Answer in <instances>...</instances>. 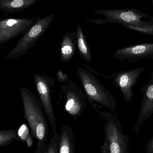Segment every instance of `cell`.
<instances>
[{"mask_svg": "<svg viewBox=\"0 0 153 153\" xmlns=\"http://www.w3.org/2000/svg\"><path fill=\"white\" fill-rule=\"evenodd\" d=\"M24 110L31 135L37 142H48V120L40 100L30 89L22 87L20 89Z\"/></svg>", "mask_w": 153, "mask_h": 153, "instance_id": "cell-1", "label": "cell"}, {"mask_svg": "<svg viewBox=\"0 0 153 153\" xmlns=\"http://www.w3.org/2000/svg\"><path fill=\"white\" fill-rule=\"evenodd\" d=\"M124 27L128 29L141 33L153 36V25H149L143 26H134L131 25H124Z\"/></svg>", "mask_w": 153, "mask_h": 153, "instance_id": "cell-18", "label": "cell"}, {"mask_svg": "<svg viewBox=\"0 0 153 153\" xmlns=\"http://www.w3.org/2000/svg\"><path fill=\"white\" fill-rule=\"evenodd\" d=\"M113 56L120 61L130 63L142 59L153 60V43H145L123 47L116 50Z\"/></svg>", "mask_w": 153, "mask_h": 153, "instance_id": "cell-10", "label": "cell"}, {"mask_svg": "<svg viewBox=\"0 0 153 153\" xmlns=\"http://www.w3.org/2000/svg\"><path fill=\"white\" fill-rule=\"evenodd\" d=\"M85 22H93L98 25H105L108 23L105 19H90L85 20Z\"/></svg>", "mask_w": 153, "mask_h": 153, "instance_id": "cell-22", "label": "cell"}, {"mask_svg": "<svg viewBox=\"0 0 153 153\" xmlns=\"http://www.w3.org/2000/svg\"><path fill=\"white\" fill-rule=\"evenodd\" d=\"M77 47L76 30H70L62 37L60 45V61L66 62L71 60L75 56Z\"/></svg>", "mask_w": 153, "mask_h": 153, "instance_id": "cell-12", "label": "cell"}, {"mask_svg": "<svg viewBox=\"0 0 153 153\" xmlns=\"http://www.w3.org/2000/svg\"><path fill=\"white\" fill-rule=\"evenodd\" d=\"M83 67L85 68L87 70L89 71H91L92 73H93V74H94V75H98V76H101L102 77L106 79H110L111 78V76H103V75H101V74H99V73H97L96 71H94V70L92 69L91 68L88 67V65H87L86 64H85V63H83Z\"/></svg>", "mask_w": 153, "mask_h": 153, "instance_id": "cell-20", "label": "cell"}, {"mask_svg": "<svg viewBox=\"0 0 153 153\" xmlns=\"http://www.w3.org/2000/svg\"><path fill=\"white\" fill-rule=\"evenodd\" d=\"M35 18H7L0 20V46L28 32L36 22Z\"/></svg>", "mask_w": 153, "mask_h": 153, "instance_id": "cell-8", "label": "cell"}, {"mask_svg": "<svg viewBox=\"0 0 153 153\" xmlns=\"http://www.w3.org/2000/svg\"><path fill=\"white\" fill-rule=\"evenodd\" d=\"M19 132L17 130H4L0 131V146H7L14 140L19 139Z\"/></svg>", "mask_w": 153, "mask_h": 153, "instance_id": "cell-17", "label": "cell"}, {"mask_svg": "<svg viewBox=\"0 0 153 153\" xmlns=\"http://www.w3.org/2000/svg\"><path fill=\"white\" fill-rule=\"evenodd\" d=\"M95 15H102L107 23L124 25L143 26L153 25V17L135 8L104 9L95 11Z\"/></svg>", "mask_w": 153, "mask_h": 153, "instance_id": "cell-5", "label": "cell"}, {"mask_svg": "<svg viewBox=\"0 0 153 153\" xmlns=\"http://www.w3.org/2000/svg\"><path fill=\"white\" fill-rule=\"evenodd\" d=\"M55 15L52 14L41 18L37 16L36 22L28 32L19 39L15 47L5 57L6 59H13L25 55L48 29Z\"/></svg>", "mask_w": 153, "mask_h": 153, "instance_id": "cell-4", "label": "cell"}, {"mask_svg": "<svg viewBox=\"0 0 153 153\" xmlns=\"http://www.w3.org/2000/svg\"><path fill=\"white\" fill-rule=\"evenodd\" d=\"M103 120L105 140L101 147L102 153H129V139L124 134L120 121L116 114L99 112Z\"/></svg>", "mask_w": 153, "mask_h": 153, "instance_id": "cell-3", "label": "cell"}, {"mask_svg": "<svg viewBox=\"0 0 153 153\" xmlns=\"http://www.w3.org/2000/svg\"><path fill=\"white\" fill-rule=\"evenodd\" d=\"M146 153H153V136L147 144Z\"/></svg>", "mask_w": 153, "mask_h": 153, "instance_id": "cell-21", "label": "cell"}, {"mask_svg": "<svg viewBox=\"0 0 153 153\" xmlns=\"http://www.w3.org/2000/svg\"><path fill=\"white\" fill-rule=\"evenodd\" d=\"M77 73L86 96L87 101L95 111L99 113L98 108L101 106L107 108L111 112L114 111L116 106L115 97L94 74L82 67L77 68Z\"/></svg>", "mask_w": 153, "mask_h": 153, "instance_id": "cell-2", "label": "cell"}, {"mask_svg": "<svg viewBox=\"0 0 153 153\" xmlns=\"http://www.w3.org/2000/svg\"><path fill=\"white\" fill-rule=\"evenodd\" d=\"M147 68H137L130 70L121 71L111 75L113 84L120 88L126 102L132 100V88L137 83L140 75Z\"/></svg>", "mask_w": 153, "mask_h": 153, "instance_id": "cell-9", "label": "cell"}, {"mask_svg": "<svg viewBox=\"0 0 153 153\" xmlns=\"http://www.w3.org/2000/svg\"><path fill=\"white\" fill-rule=\"evenodd\" d=\"M59 134L53 133L48 142H37L35 153H59Z\"/></svg>", "mask_w": 153, "mask_h": 153, "instance_id": "cell-16", "label": "cell"}, {"mask_svg": "<svg viewBox=\"0 0 153 153\" xmlns=\"http://www.w3.org/2000/svg\"><path fill=\"white\" fill-rule=\"evenodd\" d=\"M60 97L64 100L65 111L76 120L81 116L87 106L86 96L84 91L71 80L60 86Z\"/></svg>", "mask_w": 153, "mask_h": 153, "instance_id": "cell-6", "label": "cell"}, {"mask_svg": "<svg viewBox=\"0 0 153 153\" xmlns=\"http://www.w3.org/2000/svg\"><path fill=\"white\" fill-rule=\"evenodd\" d=\"M43 0H1L0 10L5 17L22 12Z\"/></svg>", "mask_w": 153, "mask_h": 153, "instance_id": "cell-14", "label": "cell"}, {"mask_svg": "<svg viewBox=\"0 0 153 153\" xmlns=\"http://www.w3.org/2000/svg\"><path fill=\"white\" fill-rule=\"evenodd\" d=\"M58 147L59 153H75L74 133L69 124H63L61 128Z\"/></svg>", "mask_w": 153, "mask_h": 153, "instance_id": "cell-13", "label": "cell"}, {"mask_svg": "<svg viewBox=\"0 0 153 153\" xmlns=\"http://www.w3.org/2000/svg\"><path fill=\"white\" fill-rule=\"evenodd\" d=\"M57 76L58 82H60V83L65 84L71 80L68 74L66 73H63L62 69H61L59 71H58Z\"/></svg>", "mask_w": 153, "mask_h": 153, "instance_id": "cell-19", "label": "cell"}, {"mask_svg": "<svg viewBox=\"0 0 153 153\" xmlns=\"http://www.w3.org/2000/svg\"><path fill=\"white\" fill-rule=\"evenodd\" d=\"M77 38V47L79 56L82 59L88 63L92 61L90 48L88 44L84 32L80 25H78L76 29Z\"/></svg>", "mask_w": 153, "mask_h": 153, "instance_id": "cell-15", "label": "cell"}, {"mask_svg": "<svg viewBox=\"0 0 153 153\" xmlns=\"http://www.w3.org/2000/svg\"><path fill=\"white\" fill-rule=\"evenodd\" d=\"M150 2H151V4H152L153 7V0H151V1H150Z\"/></svg>", "mask_w": 153, "mask_h": 153, "instance_id": "cell-23", "label": "cell"}, {"mask_svg": "<svg viewBox=\"0 0 153 153\" xmlns=\"http://www.w3.org/2000/svg\"><path fill=\"white\" fill-rule=\"evenodd\" d=\"M34 82L36 92L42 105L52 132H56V120L51 100V91L54 87L55 79L45 74L34 73Z\"/></svg>", "mask_w": 153, "mask_h": 153, "instance_id": "cell-7", "label": "cell"}, {"mask_svg": "<svg viewBox=\"0 0 153 153\" xmlns=\"http://www.w3.org/2000/svg\"><path fill=\"white\" fill-rule=\"evenodd\" d=\"M150 79L141 88L143 98L140 103L138 116L134 126L137 133L139 132L142 123L153 114V71L150 72Z\"/></svg>", "mask_w": 153, "mask_h": 153, "instance_id": "cell-11", "label": "cell"}]
</instances>
